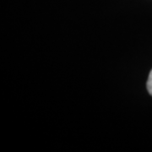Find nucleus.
Wrapping results in <instances>:
<instances>
[{
	"instance_id": "f257e3e1",
	"label": "nucleus",
	"mask_w": 152,
	"mask_h": 152,
	"mask_svg": "<svg viewBox=\"0 0 152 152\" xmlns=\"http://www.w3.org/2000/svg\"><path fill=\"white\" fill-rule=\"evenodd\" d=\"M147 90L150 95L152 96V69L148 77V81H147Z\"/></svg>"
}]
</instances>
